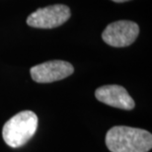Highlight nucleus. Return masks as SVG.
<instances>
[{
	"label": "nucleus",
	"mask_w": 152,
	"mask_h": 152,
	"mask_svg": "<svg viewBox=\"0 0 152 152\" xmlns=\"http://www.w3.org/2000/svg\"><path fill=\"white\" fill-rule=\"evenodd\" d=\"M70 18V9L66 5L56 4L39 8L30 14L27 24L38 29H53L61 26Z\"/></svg>",
	"instance_id": "nucleus-3"
},
{
	"label": "nucleus",
	"mask_w": 152,
	"mask_h": 152,
	"mask_svg": "<svg viewBox=\"0 0 152 152\" xmlns=\"http://www.w3.org/2000/svg\"><path fill=\"white\" fill-rule=\"evenodd\" d=\"M30 72L33 80L38 83H51L70 76L74 72V67L67 61L50 60L33 66Z\"/></svg>",
	"instance_id": "nucleus-5"
},
{
	"label": "nucleus",
	"mask_w": 152,
	"mask_h": 152,
	"mask_svg": "<svg viewBox=\"0 0 152 152\" xmlns=\"http://www.w3.org/2000/svg\"><path fill=\"white\" fill-rule=\"evenodd\" d=\"M139 34V27L132 21H117L107 26L102 34L106 44L114 48L129 47Z\"/></svg>",
	"instance_id": "nucleus-4"
},
{
	"label": "nucleus",
	"mask_w": 152,
	"mask_h": 152,
	"mask_svg": "<svg viewBox=\"0 0 152 152\" xmlns=\"http://www.w3.org/2000/svg\"><path fill=\"white\" fill-rule=\"evenodd\" d=\"M95 97L104 104L121 110L130 111L134 108V101L127 91L120 85H105L95 91Z\"/></svg>",
	"instance_id": "nucleus-6"
},
{
	"label": "nucleus",
	"mask_w": 152,
	"mask_h": 152,
	"mask_svg": "<svg viewBox=\"0 0 152 152\" xmlns=\"http://www.w3.org/2000/svg\"><path fill=\"white\" fill-rule=\"evenodd\" d=\"M106 145L111 152H148L152 134L145 129L117 126L107 132Z\"/></svg>",
	"instance_id": "nucleus-1"
},
{
	"label": "nucleus",
	"mask_w": 152,
	"mask_h": 152,
	"mask_svg": "<svg viewBox=\"0 0 152 152\" xmlns=\"http://www.w3.org/2000/svg\"><path fill=\"white\" fill-rule=\"evenodd\" d=\"M39 120L34 112L23 111L6 121L2 129L5 143L10 147L18 148L25 145L38 129Z\"/></svg>",
	"instance_id": "nucleus-2"
},
{
	"label": "nucleus",
	"mask_w": 152,
	"mask_h": 152,
	"mask_svg": "<svg viewBox=\"0 0 152 152\" xmlns=\"http://www.w3.org/2000/svg\"><path fill=\"white\" fill-rule=\"evenodd\" d=\"M114 2H118V3H121V2H126V1H129V0H112Z\"/></svg>",
	"instance_id": "nucleus-7"
}]
</instances>
